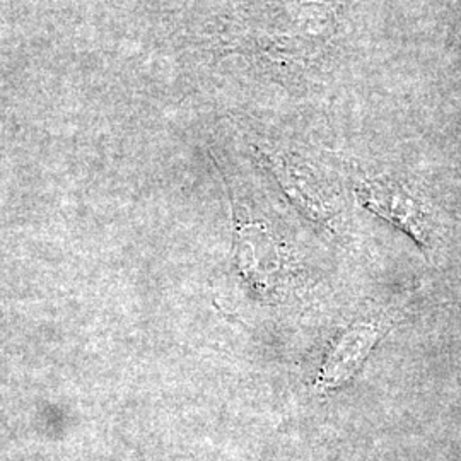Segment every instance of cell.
Wrapping results in <instances>:
<instances>
[{
  "label": "cell",
  "mask_w": 461,
  "mask_h": 461,
  "mask_svg": "<svg viewBox=\"0 0 461 461\" xmlns=\"http://www.w3.org/2000/svg\"><path fill=\"white\" fill-rule=\"evenodd\" d=\"M379 337L381 325L376 321L361 320L350 325L330 348L318 378V386L321 390H335L348 383L361 371Z\"/></svg>",
  "instance_id": "1"
},
{
  "label": "cell",
  "mask_w": 461,
  "mask_h": 461,
  "mask_svg": "<svg viewBox=\"0 0 461 461\" xmlns=\"http://www.w3.org/2000/svg\"><path fill=\"white\" fill-rule=\"evenodd\" d=\"M359 198L364 207L375 214L390 221L396 228L405 230L420 245H428V217L422 205L403 190L400 185L392 182H366L359 188Z\"/></svg>",
  "instance_id": "2"
}]
</instances>
